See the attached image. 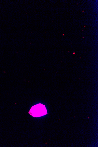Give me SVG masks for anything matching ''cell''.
Masks as SVG:
<instances>
[{"instance_id": "obj_1", "label": "cell", "mask_w": 98, "mask_h": 147, "mask_svg": "<svg viewBox=\"0 0 98 147\" xmlns=\"http://www.w3.org/2000/svg\"><path fill=\"white\" fill-rule=\"evenodd\" d=\"M29 113L34 117H39L47 114L45 106L41 103L36 104L32 107Z\"/></svg>"}]
</instances>
